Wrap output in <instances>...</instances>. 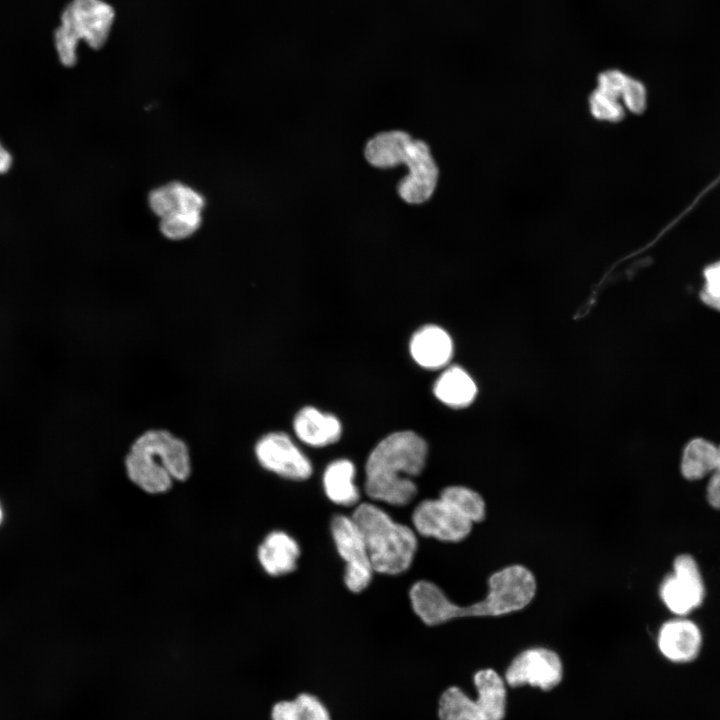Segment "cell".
<instances>
[{"label": "cell", "mask_w": 720, "mask_h": 720, "mask_svg": "<svg viewBox=\"0 0 720 720\" xmlns=\"http://www.w3.org/2000/svg\"><path fill=\"white\" fill-rule=\"evenodd\" d=\"M488 593L482 600L469 604L453 603L433 582L421 580L409 591L412 608L428 626L457 618L499 617L519 612L529 606L537 593L534 573L522 564H511L492 573L487 581Z\"/></svg>", "instance_id": "6da1fadb"}, {"label": "cell", "mask_w": 720, "mask_h": 720, "mask_svg": "<svg viewBox=\"0 0 720 720\" xmlns=\"http://www.w3.org/2000/svg\"><path fill=\"white\" fill-rule=\"evenodd\" d=\"M427 452L425 440L413 431H399L385 437L368 456L366 494L375 501L394 506L409 504L417 494L411 477L422 472Z\"/></svg>", "instance_id": "7a4b0ae2"}, {"label": "cell", "mask_w": 720, "mask_h": 720, "mask_svg": "<svg viewBox=\"0 0 720 720\" xmlns=\"http://www.w3.org/2000/svg\"><path fill=\"white\" fill-rule=\"evenodd\" d=\"M130 481L149 494L167 492L173 481H185L191 474L187 444L168 430L151 429L131 444L124 461Z\"/></svg>", "instance_id": "3957f363"}, {"label": "cell", "mask_w": 720, "mask_h": 720, "mask_svg": "<svg viewBox=\"0 0 720 720\" xmlns=\"http://www.w3.org/2000/svg\"><path fill=\"white\" fill-rule=\"evenodd\" d=\"M352 519L362 534L374 571L397 575L409 569L417 550V537L411 528L395 522L371 503H360Z\"/></svg>", "instance_id": "277c9868"}, {"label": "cell", "mask_w": 720, "mask_h": 720, "mask_svg": "<svg viewBox=\"0 0 720 720\" xmlns=\"http://www.w3.org/2000/svg\"><path fill=\"white\" fill-rule=\"evenodd\" d=\"M113 8L103 0H71L63 9L60 25L54 32V43L61 64L72 67L77 62V46L84 40L91 48H101L110 34Z\"/></svg>", "instance_id": "5b68a950"}, {"label": "cell", "mask_w": 720, "mask_h": 720, "mask_svg": "<svg viewBox=\"0 0 720 720\" xmlns=\"http://www.w3.org/2000/svg\"><path fill=\"white\" fill-rule=\"evenodd\" d=\"M476 699L457 686L443 691L438 701L439 720H503L506 712L504 680L492 669L474 675Z\"/></svg>", "instance_id": "8992f818"}, {"label": "cell", "mask_w": 720, "mask_h": 720, "mask_svg": "<svg viewBox=\"0 0 720 720\" xmlns=\"http://www.w3.org/2000/svg\"><path fill=\"white\" fill-rule=\"evenodd\" d=\"M407 174L400 178L396 193L407 205L419 206L435 193L440 177L438 164L424 140L413 138L403 161Z\"/></svg>", "instance_id": "52a82bcc"}, {"label": "cell", "mask_w": 720, "mask_h": 720, "mask_svg": "<svg viewBox=\"0 0 720 720\" xmlns=\"http://www.w3.org/2000/svg\"><path fill=\"white\" fill-rule=\"evenodd\" d=\"M335 546L345 561L344 582L354 593L362 592L371 582L373 567L356 523L352 517L337 515L331 521Z\"/></svg>", "instance_id": "ba28073f"}, {"label": "cell", "mask_w": 720, "mask_h": 720, "mask_svg": "<svg viewBox=\"0 0 720 720\" xmlns=\"http://www.w3.org/2000/svg\"><path fill=\"white\" fill-rule=\"evenodd\" d=\"M659 594L665 606L678 616L687 615L702 604L704 581L690 554L683 553L674 559L673 572L664 578Z\"/></svg>", "instance_id": "9c48e42d"}, {"label": "cell", "mask_w": 720, "mask_h": 720, "mask_svg": "<svg viewBox=\"0 0 720 720\" xmlns=\"http://www.w3.org/2000/svg\"><path fill=\"white\" fill-rule=\"evenodd\" d=\"M563 674L559 655L548 648H529L519 653L508 666L505 680L511 687L530 685L542 690L557 686Z\"/></svg>", "instance_id": "30bf717a"}, {"label": "cell", "mask_w": 720, "mask_h": 720, "mask_svg": "<svg viewBox=\"0 0 720 720\" xmlns=\"http://www.w3.org/2000/svg\"><path fill=\"white\" fill-rule=\"evenodd\" d=\"M416 531L444 542H460L472 531L473 523L442 498L421 501L413 511Z\"/></svg>", "instance_id": "8fae6325"}, {"label": "cell", "mask_w": 720, "mask_h": 720, "mask_svg": "<svg viewBox=\"0 0 720 720\" xmlns=\"http://www.w3.org/2000/svg\"><path fill=\"white\" fill-rule=\"evenodd\" d=\"M255 455L263 468L284 478L305 480L312 474L309 459L285 433L271 432L261 437Z\"/></svg>", "instance_id": "7c38bea8"}, {"label": "cell", "mask_w": 720, "mask_h": 720, "mask_svg": "<svg viewBox=\"0 0 720 720\" xmlns=\"http://www.w3.org/2000/svg\"><path fill=\"white\" fill-rule=\"evenodd\" d=\"M657 645L662 655L674 663L694 661L702 647V634L691 620L676 618L664 622L658 632Z\"/></svg>", "instance_id": "4fadbf2b"}, {"label": "cell", "mask_w": 720, "mask_h": 720, "mask_svg": "<svg viewBox=\"0 0 720 720\" xmlns=\"http://www.w3.org/2000/svg\"><path fill=\"white\" fill-rule=\"evenodd\" d=\"M413 137L405 130H384L371 136L363 148V156L369 166L389 170L403 165L408 145Z\"/></svg>", "instance_id": "5bb4252c"}, {"label": "cell", "mask_w": 720, "mask_h": 720, "mask_svg": "<svg viewBox=\"0 0 720 720\" xmlns=\"http://www.w3.org/2000/svg\"><path fill=\"white\" fill-rule=\"evenodd\" d=\"M453 344L448 333L441 327L426 325L417 330L410 341V353L421 367L441 368L452 356Z\"/></svg>", "instance_id": "9a60e30c"}, {"label": "cell", "mask_w": 720, "mask_h": 720, "mask_svg": "<svg viewBox=\"0 0 720 720\" xmlns=\"http://www.w3.org/2000/svg\"><path fill=\"white\" fill-rule=\"evenodd\" d=\"M300 548L294 538L283 531L269 533L258 547L257 557L265 572L282 576L294 571Z\"/></svg>", "instance_id": "2e32d148"}, {"label": "cell", "mask_w": 720, "mask_h": 720, "mask_svg": "<svg viewBox=\"0 0 720 720\" xmlns=\"http://www.w3.org/2000/svg\"><path fill=\"white\" fill-rule=\"evenodd\" d=\"M293 427L298 438L304 443L323 447L337 442L342 427L337 417L323 413L315 407H304L295 416Z\"/></svg>", "instance_id": "e0dca14e"}, {"label": "cell", "mask_w": 720, "mask_h": 720, "mask_svg": "<svg viewBox=\"0 0 720 720\" xmlns=\"http://www.w3.org/2000/svg\"><path fill=\"white\" fill-rule=\"evenodd\" d=\"M596 89L630 112L640 113L646 107L647 92L643 83L620 70L609 69L601 72Z\"/></svg>", "instance_id": "ac0fdd59"}, {"label": "cell", "mask_w": 720, "mask_h": 720, "mask_svg": "<svg viewBox=\"0 0 720 720\" xmlns=\"http://www.w3.org/2000/svg\"><path fill=\"white\" fill-rule=\"evenodd\" d=\"M151 210L160 218L181 209L202 211L205 199L201 193L180 182H172L151 191L148 198Z\"/></svg>", "instance_id": "d6986e66"}, {"label": "cell", "mask_w": 720, "mask_h": 720, "mask_svg": "<svg viewBox=\"0 0 720 720\" xmlns=\"http://www.w3.org/2000/svg\"><path fill=\"white\" fill-rule=\"evenodd\" d=\"M354 464L348 459L331 462L323 474V487L330 501L341 506L358 503L360 494L354 483Z\"/></svg>", "instance_id": "ffe728a7"}, {"label": "cell", "mask_w": 720, "mask_h": 720, "mask_svg": "<svg viewBox=\"0 0 720 720\" xmlns=\"http://www.w3.org/2000/svg\"><path fill=\"white\" fill-rule=\"evenodd\" d=\"M477 393L472 378L462 368L446 369L434 385L435 396L444 404L460 408L469 405Z\"/></svg>", "instance_id": "44dd1931"}, {"label": "cell", "mask_w": 720, "mask_h": 720, "mask_svg": "<svg viewBox=\"0 0 720 720\" xmlns=\"http://www.w3.org/2000/svg\"><path fill=\"white\" fill-rule=\"evenodd\" d=\"M718 457V446L704 438H694L684 447L680 471L689 481L700 480L710 474Z\"/></svg>", "instance_id": "7402d4cb"}, {"label": "cell", "mask_w": 720, "mask_h": 720, "mask_svg": "<svg viewBox=\"0 0 720 720\" xmlns=\"http://www.w3.org/2000/svg\"><path fill=\"white\" fill-rule=\"evenodd\" d=\"M271 720H332L325 704L315 695L299 693L292 700H281L271 709Z\"/></svg>", "instance_id": "603a6c76"}, {"label": "cell", "mask_w": 720, "mask_h": 720, "mask_svg": "<svg viewBox=\"0 0 720 720\" xmlns=\"http://www.w3.org/2000/svg\"><path fill=\"white\" fill-rule=\"evenodd\" d=\"M439 497L473 524L480 523L486 518V502L480 493L471 488L460 485L448 486L440 492Z\"/></svg>", "instance_id": "cb8c5ba5"}, {"label": "cell", "mask_w": 720, "mask_h": 720, "mask_svg": "<svg viewBox=\"0 0 720 720\" xmlns=\"http://www.w3.org/2000/svg\"><path fill=\"white\" fill-rule=\"evenodd\" d=\"M201 221L200 210H176L160 218V230L171 240H182L194 234L199 229Z\"/></svg>", "instance_id": "d4e9b609"}, {"label": "cell", "mask_w": 720, "mask_h": 720, "mask_svg": "<svg viewBox=\"0 0 720 720\" xmlns=\"http://www.w3.org/2000/svg\"><path fill=\"white\" fill-rule=\"evenodd\" d=\"M591 114L599 120L616 122L625 114V108L598 89L589 98Z\"/></svg>", "instance_id": "484cf974"}, {"label": "cell", "mask_w": 720, "mask_h": 720, "mask_svg": "<svg viewBox=\"0 0 720 720\" xmlns=\"http://www.w3.org/2000/svg\"><path fill=\"white\" fill-rule=\"evenodd\" d=\"M703 275L704 286L700 297L706 305L720 311V260L707 266Z\"/></svg>", "instance_id": "4316f807"}, {"label": "cell", "mask_w": 720, "mask_h": 720, "mask_svg": "<svg viewBox=\"0 0 720 720\" xmlns=\"http://www.w3.org/2000/svg\"><path fill=\"white\" fill-rule=\"evenodd\" d=\"M710 475L706 487V499L712 508L720 510V445L718 446V457Z\"/></svg>", "instance_id": "83f0119b"}, {"label": "cell", "mask_w": 720, "mask_h": 720, "mask_svg": "<svg viewBox=\"0 0 720 720\" xmlns=\"http://www.w3.org/2000/svg\"><path fill=\"white\" fill-rule=\"evenodd\" d=\"M13 163L11 153L2 145L0 141V174L7 173Z\"/></svg>", "instance_id": "f1b7e54d"}, {"label": "cell", "mask_w": 720, "mask_h": 720, "mask_svg": "<svg viewBox=\"0 0 720 720\" xmlns=\"http://www.w3.org/2000/svg\"><path fill=\"white\" fill-rule=\"evenodd\" d=\"M1 519H2V511H1V508H0V522H1Z\"/></svg>", "instance_id": "f546056e"}]
</instances>
